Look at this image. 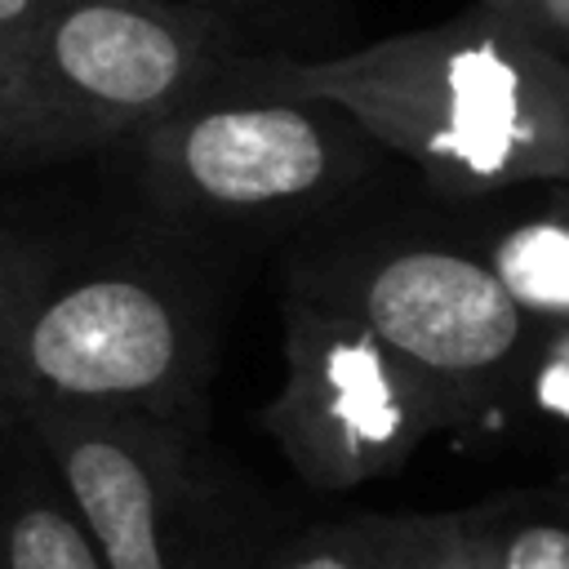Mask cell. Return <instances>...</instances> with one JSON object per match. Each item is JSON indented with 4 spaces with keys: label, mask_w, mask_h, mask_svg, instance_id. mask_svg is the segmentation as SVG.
I'll return each instance as SVG.
<instances>
[{
    "label": "cell",
    "mask_w": 569,
    "mask_h": 569,
    "mask_svg": "<svg viewBox=\"0 0 569 569\" xmlns=\"http://www.w3.org/2000/svg\"><path fill=\"white\" fill-rule=\"evenodd\" d=\"M387 516H351L284 533L258 569H382Z\"/></svg>",
    "instance_id": "cell-12"
},
{
    "label": "cell",
    "mask_w": 569,
    "mask_h": 569,
    "mask_svg": "<svg viewBox=\"0 0 569 569\" xmlns=\"http://www.w3.org/2000/svg\"><path fill=\"white\" fill-rule=\"evenodd\" d=\"M240 53L244 22L213 0H71L22 44L71 160L124 147Z\"/></svg>",
    "instance_id": "cell-6"
},
{
    "label": "cell",
    "mask_w": 569,
    "mask_h": 569,
    "mask_svg": "<svg viewBox=\"0 0 569 569\" xmlns=\"http://www.w3.org/2000/svg\"><path fill=\"white\" fill-rule=\"evenodd\" d=\"M62 4H71V0H0V44H9V49L22 53V44H27Z\"/></svg>",
    "instance_id": "cell-16"
},
{
    "label": "cell",
    "mask_w": 569,
    "mask_h": 569,
    "mask_svg": "<svg viewBox=\"0 0 569 569\" xmlns=\"http://www.w3.org/2000/svg\"><path fill=\"white\" fill-rule=\"evenodd\" d=\"M565 462H569V440H565Z\"/></svg>",
    "instance_id": "cell-20"
},
{
    "label": "cell",
    "mask_w": 569,
    "mask_h": 569,
    "mask_svg": "<svg viewBox=\"0 0 569 569\" xmlns=\"http://www.w3.org/2000/svg\"><path fill=\"white\" fill-rule=\"evenodd\" d=\"M276 67L356 116L440 200L569 178V58L480 0L347 53H276Z\"/></svg>",
    "instance_id": "cell-2"
},
{
    "label": "cell",
    "mask_w": 569,
    "mask_h": 569,
    "mask_svg": "<svg viewBox=\"0 0 569 569\" xmlns=\"http://www.w3.org/2000/svg\"><path fill=\"white\" fill-rule=\"evenodd\" d=\"M13 409L44 445L107 569H258L284 538L204 427L40 400Z\"/></svg>",
    "instance_id": "cell-5"
},
{
    "label": "cell",
    "mask_w": 569,
    "mask_h": 569,
    "mask_svg": "<svg viewBox=\"0 0 569 569\" xmlns=\"http://www.w3.org/2000/svg\"><path fill=\"white\" fill-rule=\"evenodd\" d=\"M71 160L18 49L0 44V173Z\"/></svg>",
    "instance_id": "cell-11"
},
{
    "label": "cell",
    "mask_w": 569,
    "mask_h": 569,
    "mask_svg": "<svg viewBox=\"0 0 569 569\" xmlns=\"http://www.w3.org/2000/svg\"><path fill=\"white\" fill-rule=\"evenodd\" d=\"M213 4H222V9H227L236 22H244V27H249V18L262 9V0H213Z\"/></svg>",
    "instance_id": "cell-18"
},
{
    "label": "cell",
    "mask_w": 569,
    "mask_h": 569,
    "mask_svg": "<svg viewBox=\"0 0 569 569\" xmlns=\"http://www.w3.org/2000/svg\"><path fill=\"white\" fill-rule=\"evenodd\" d=\"M0 569H107L27 418L0 400Z\"/></svg>",
    "instance_id": "cell-9"
},
{
    "label": "cell",
    "mask_w": 569,
    "mask_h": 569,
    "mask_svg": "<svg viewBox=\"0 0 569 569\" xmlns=\"http://www.w3.org/2000/svg\"><path fill=\"white\" fill-rule=\"evenodd\" d=\"M262 431L311 489H356L405 471L445 431L436 400L333 302L284 280L280 387Z\"/></svg>",
    "instance_id": "cell-7"
},
{
    "label": "cell",
    "mask_w": 569,
    "mask_h": 569,
    "mask_svg": "<svg viewBox=\"0 0 569 569\" xmlns=\"http://www.w3.org/2000/svg\"><path fill=\"white\" fill-rule=\"evenodd\" d=\"M142 218L200 244L307 240L356 213L387 151L338 102L240 53L124 147Z\"/></svg>",
    "instance_id": "cell-3"
},
{
    "label": "cell",
    "mask_w": 569,
    "mask_h": 569,
    "mask_svg": "<svg viewBox=\"0 0 569 569\" xmlns=\"http://www.w3.org/2000/svg\"><path fill=\"white\" fill-rule=\"evenodd\" d=\"M507 413L569 440V325H538Z\"/></svg>",
    "instance_id": "cell-13"
},
{
    "label": "cell",
    "mask_w": 569,
    "mask_h": 569,
    "mask_svg": "<svg viewBox=\"0 0 569 569\" xmlns=\"http://www.w3.org/2000/svg\"><path fill=\"white\" fill-rule=\"evenodd\" d=\"M9 244H13V227L0 222V307H4V289H9Z\"/></svg>",
    "instance_id": "cell-17"
},
{
    "label": "cell",
    "mask_w": 569,
    "mask_h": 569,
    "mask_svg": "<svg viewBox=\"0 0 569 569\" xmlns=\"http://www.w3.org/2000/svg\"><path fill=\"white\" fill-rule=\"evenodd\" d=\"M218 293L204 249L142 218L116 236L13 227L0 400L204 427Z\"/></svg>",
    "instance_id": "cell-1"
},
{
    "label": "cell",
    "mask_w": 569,
    "mask_h": 569,
    "mask_svg": "<svg viewBox=\"0 0 569 569\" xmlns=\"http://www.w3.org/2000/svg\"><path fill=\"white\" fill-rule=\"evenodd\" d=\"M458 520L480 569H569V489L502 493Z\"/></svg>",
    "instance_id": "cell-10"
},
{
    "label": "cell",
    "mask_w": 569,
    "mask_h": 569,
    "mask_svg": "<svg viewBox=\"0 0 569 569\" xmlns=\"http://www.w3.org/2000/svg\"><path fill=\"white\" fill-rule=\"evenodd\" d=\"M560 196H565V204H569V178H565V182H560Z\"/></svg>",
    "instance_id": "cell-19"
},
{
    "label": "cell",
    "mask_w": 569,
    "mask_h": 569,
    "mask_svg": "<svg viewBox=\"0 0 569 569\" xmlns=\"http://www.w3.org/2000/svg\"><path fill=\"white\" fill-rule=\"evenodd\" d=\"M284 280L333 302L440 409L445 431L511 409L538 325L458 222H356L307 236Z\"/></svg>",
    "instance_id": "cell-4"
},
{
    "label": "cell",
    "mask_w": 569,
    "mask_h": 569,
    "mask_svg": "<svg viewBox=\"0 0 569 569\" xmlns=\"http://www.w3.org/2000/svg\"><path fill=\"white\" fill-rule=\"evenodd\" d=\"M458 227L533 325H569V204L560 182L458 200Z\"/></svg>",
    "instance_id": "cell-8"
},
{
    "label": "cell",
    "mask_w": 569,
    "mask_h": 569,
    "mask_svg": "<svg viewBox=\"0 0 569 569\" xmlns=\"http://www.w3.org/2000/svg\"><path fill=\"white\" fill-rule=\"evenodd\" d=\"M507 18H516L525 31H533L542 44L569 58V0H480Z\"/></svg>",
    "instance_id": "cell-15"
},
{
    "label": "cell",
    "mask_w": 569,
    "mask_h": 569,
    "mask_svg": "<svg viewBox=\"0 0 569 569\" xmlns=\"http://www.w3.org/2000/svg\"><path fill=\"white\" fill-rule=\"evenodd\" d=\"M382 569H480L458 511L387 516Z\"/></svg>",
    "instance_id": "cell-14"
}]
</instances>
